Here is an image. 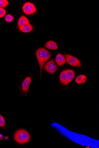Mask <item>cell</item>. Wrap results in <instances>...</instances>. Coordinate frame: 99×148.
<instances>
[{
	"label": "cell",
	"mask_w": 99,
	"mask_h": 148,
	"mask_svg": "<svg viewBox=\"0 0 99 148\" xmlns=\"http://www.w3.org/2000/svg\"><path fill=\"white\" fill-rule=\"evenodd\" d=\"M44 69L51 74H54L57 71L58 67L56 65L53 59L49 61L45 65Z\"/></svg>",
	"instance_id": "cell-4"
},
{
	"label": "cell",
	"mask_w": 99,
	"mask_h": 148,
	"mask_svg": "<svg viewBox=\"0 0 99 148\" xmlns=\"http://www.w3.org/2000/svg\"><path fill=\"white\" fill-rule=\"evenodd\" d=\"M75 75V72L73 70L68 69L63 71L60 76L61 83L64 85H67L72 81Z\"/></svg>",
	"instance_id": "cell-3"
},
{
	"label": "cell",
	"mask_w": 99,
	"mask_h": 148,
	"mask_svg": "<svg viewBox=\"0 0 99 148\" xmlns=\"http://www.w3.org/2000/svg\"><path fill=\"white\" fill-rule=\"evenodd\" d=\"M6 11L3 8H0V18L3 17L6 14Z\"/></svg>",
	"instance_id": "cell-16"
},
{
	"label": "cell",
	"mask_w": 99,
	"mask_h": 148,
	"mask_svg": "<svg viewBox=\"0 0 99 148\" xmlns=\"http://www.w3.org/2000/svg\"><path fill=\"white\" fill-rule=\"evenodd\" d=\"M14 138L17 143L23 145L29 141L31 136L26 130L24 129H19L14 134Z\"/></svg>",
	"instance_id": "cell-2"
},
{
	"label": "cell",
	"mask_w": 99,
	"mask_h": 148,
	"mask_svg": "<svg viewBox=\"0 0 99 148\" xmlns=\"http://www.w3.org/2000/svg\"><path fill=\"white\" fill-rule=\"evenodd\" d=\"M29 24L30 22L28 18L26 16L22 15L19 19L18 26V27H20Z\"/></svg>",
	"instance_id": "cell-11"
},
{
	"label": "cell",
	"mask_w": 99,
	"mask_h": 148,
	"mask_svg": "<svg viewBox=\"0 0 99 148\" xmlns=\"http://www.w3.org/2000/svg\"><path fill=\"white\" fill-rule=\"evenodd\" d=\"M55 62L60 66L64 65L66 62L65 57L60 53H59L55 59Z\"/></svg>",
	"instance_id": "cell-8"
},
{
	"label": "cell",
	"mask_w": 99,
	"mask_h": 148,
	"mask_svg": "<svg viewBox=\"0 0 99 148\" xmlns=\"http://www.w3.org/2000/svg\"><path fill=\"white\" fill-rule=\"evenodd\" d=\"M3 138V136L2 134H0V140H2Z\"/></svg>",
	"instance_id": "cell-17"
},
{
	"label": "cell",
	"mask_w": 99,
	"mask_h": 148,
	"mask_svg": "<svg viewBox=\"0 0 99 148\" xmlns=\"http://www.w3.org/2000/svg\"><path fill=\"white\" fill-rule=\"evenodd\" d=\"M45 47L49 49L55 50L58 49V46L56 43L52 41L47 42L45 45Z\"/></svg>",
	"instance_id": "cell-9"
},
{
	"label": "cell",
	"mask_w": 99,
	"mask_h": 148,
	"mask_svg": "<svg viewBox=\"0 0 99 148\" xmlns=\"http://www.w3.org/2000/svg\"><path fill=\"white\" fill-rule=\"evenodd\" d=\"M37 58L39 64L40 69V76L41 78L42 70L46 62L51 57V53L43 48L37 50L36 53Z\"/></svg>",
	"instance_id": "cell-1"
},
{
	"label": "cell",
	"mask_w": 99,
	"mask_h": 148,
	"mask_svg": "<svg viewBox=\"0 0 99 148\" xmlns=\"http://www.w3.org/2000/svg\"><path fill=\"white\" fill-rule=\"evenodd\" d=\"M19 30L24 33H28L31 31L33 29V26L30 24L23 26L19 27Z\"/></svg>",
	"instance_id": "cell-10"
},
{
	"label": "cell",
	"mask_w": 99,
	"mask_h": 148,
	"mask_svg": "<svg viewBox=\"0 0 99 148\" xmlns=\"http://www.w3.org/2000/svg\"><path fill=\"white\" fill-rule=\"evenodd\" d=\"M6 125L5 119L0 114V127L3 128Z\"/></svg>",
	"instance_id": "cell-14"
},
{
	"label": "cell",
	"mask_w": 99,
	"mask_h": 148,
	"mask_svg": "<svg viewBox=\"0 0 99 148\" xmlns=\"http://www.w3.org/2000/svg\"><path fill=\"white\" fill-rule=\"evenodd\" d=\"M23 10L25 14L27 16L33 14L37 10L35 5L30 2L25 3L23 7Z\"/></svg>",
	"instance_id": "cell-5"
},
{
	"label": "cell",
	"mask_w": 99,
	"mask_h": 148,
	"mask_svg": "<svg viewBox=\"0 0 99 148\" xmlns=\"http://www.w3.org/2000/svg\"><path fill=\"white\" fill-rule=\"evenodd\" d=\"M31 81V78L30 77H27L24 80L22 84L21 92L26 97H27V93L29 90Z\"/></svg>",
	"instance_id": "cell-7"
},
{
	"label": "cell",
	"mask_w": 99,
	"mask_h": 148,
	"mask_svg": "<svg viewBox=\"0 0 99 148\" xmlns=\"http://www.w3.org/2000/svg\"><path fill=\"white\" fill-rule=\"evenodd\" d=\"M87 78L86 76L80 75L78 76L75 79L76 82L78 84H83L87 82Z\"/></svg>",
	"instance_id": "cell-12"
},
{
	"label": "cell",
	"mask_w": 99,
	"mask_h": 148,
	"mask_svg": "<svg viewBox=\"0 0 99 148\" xmlns=\"http://www.w3.org/2000/svg\"><path fill=\"white\" fill-rule=\"evenodd\" d=\"M14 17L11 15H7L5 18V20L8 23L12 22L14 19Z\"/></svg>",
	"instance_id": "cell-15"
},
{
	"label": "cell",
	"mask_w": 99,
	"mask_h": 148,
	"mask_svg": "<svg viewBox=\"0 0 99 148\" xmlns=\"http://www.w3.org/2000/svg\"><path fill=\"white\" fill-rule=\"evenodd\" d=\"M65 56L68 64L74 66L80 67L81 66L80 61L76 58L67 54H65Z\"/></svg>",
	"instance_id": "cell-6"
},
{
	"label": "cell",
	"mask_w": 99,
	"mask_h": 148,
	"mask_svg": "<svg viewBox=\"0 0 99 148\" xmlns=\"http://www.w3.org/2000/svg\"><path fill=\"white\" fill-rule=\"evenodd\" d=\"M9 2L7 0H0V7L5 8L8 6Z\"/></svg>",
	"instance_id": "cell-13"
}]
</instances>
